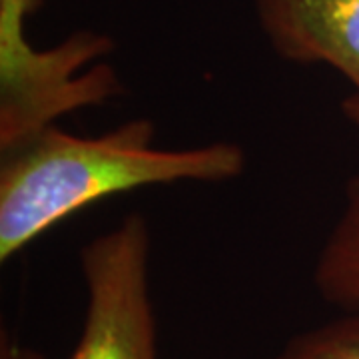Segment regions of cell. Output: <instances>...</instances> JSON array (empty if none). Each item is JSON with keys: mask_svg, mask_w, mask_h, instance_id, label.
I'll list each match as a JSON object with an SVG mask.
<instances>
[{"mask_svg": "<svg viewBox=\"0 0 359 359\" xmlns=\"http://www.w3.org/2000/svg\"><path fill=\"white\" fill-rule=\"evenodd\" d=\"M256 11L280 56L332 66L359 90V0H256Z\"/></svg>", "mask_w": 359, "mask_h": 359, "instance_id": "cell-3", "label": "cell"}, {"mask_svg": "<svg viewBox=\"0 0 359 359\" xmlns=\"http://www.w3.org/2000/svg\"><path fill=\"white\" fill-rule=\"evenodd\" d=\"M313 283L339 308H359V174L347 182L344 212L321 248Z\"/></svg>", "mask_w": 359, "mask_h": 359, "instance_id": "cell-4", "label": "cell"}, {"mask_svg": "<svg viewBox=\"0 0 359 359\" xmlns=\"http://www.w3.org/2000/svg\"><path fill=\"white\" fill-rule=\"evenodd\" d=\"M0 359H44L36 349L14 344V341H2Z\"/></svg>", "mask_w": 359, "mask_h": 359, "instance_id": "cell-6", "label": "cell"}, {"mask_svg": "<svg viewBox=\"0 0 359 359\" xmlns=\"http://www.w3.org/2000/svg\"><path fill=\"white\" fill-rule=\"evenodd\" d=\"M16 2H25V4H28V2H30V0H16Z\"/></svg>", "mask_w": 359, "mask_h": 359, "instance_id": "cell-8", "label": "cell"}, {"mask_svg": "<svg viewBox=\"0 0 359 359\" xmlns=\"http://www.w3.org/2000/svg\"><path fill=\"white\" fill-rule=\"evenodd\" d=\"M271 359H359V313L294 335Z\"/></svg>", "mask_w": 359, "mask_h": 359, "instance_id": "cell-5", "label": "cell"}, {"mask_svg": "<svg viewBox=\"0 0 359 359\" xmlns=\"http://www.w3.org/2000/svg\"><path fill=\"white\" fill-rule=\"evenodd\" d=\"M341 112L359 130V90H353L346 100L341 102Z\"/></svg>", "mask_w": 359, "mask_h": 359, "instance_id": "cell-7", "label": "cell"}, {"mask_svg": "<svg viewBox=\"0 0 359 359\" xmlns=\"http://www.w3.org/2000/svg\"><path fill=\"white\" fill-rule=\"evenodd\" d=\"M86 313L70 359H158L150 228L132 212L80 250Z\"/></svg>", "mask_w": 359, "mask_h": 359, "instance_id": "cell-2", "label": "cell"}, {"mask_svg": "<svg viewBox=\"0 0 359 359\" xmlns=\"http://www.w3.org/2000/svg\"><path fill=\"white\" fill-rule=\"evenodd\" d=\"M154 122L134 118L106 134L84 138L42 126L2 150L0 262L84 205L114 194L180 182L218 184L245 170V150L212 142L184 150L154 146Z\"/></svg>", "mask_w": 359, "mask_h": 359, "instance_id": "cell-1", "label": "cell"}]
</instances>
